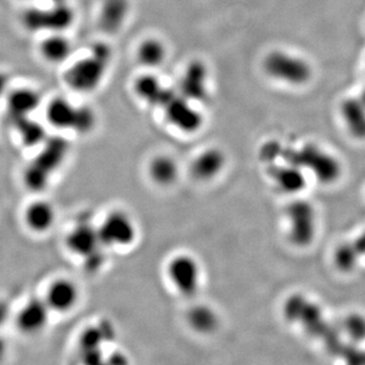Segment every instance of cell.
<instances>
[{
    "mask_svg": "<svg viewBox=\"0 0 365 365\" xmlns=\"http://www.w3.org/2000/svg\"><path fill=\"white\" fill-rule=\"evenodd\" d=\"M79 107L65 97H54L45 107L48 124L61 131H72L77 123Z\"/></svg>",
    "mask_w": 365,
    "mask_h": 365,
    "instance_id": "obj_14",
    "label": "cell"
},
{
    "mask_svg": "<svg viewBox=\"0 0 365 365\" xmlns=\"http://www.w3.org/2000/svg\"><path fill=\"white\" fill-rule=\"evenodd\" d=\"M287 234L294 246H307L316 236V212L307 201L296 200L286 209Z\"/></svg>",
    "mask_w": 365,
    "mask_h": 365,
    "instance_id": "obj_5",
    "label": "cell"
},
{
    "mask_svg": "<svg viewBox=\"0 0 365 365\" xmlns=\"http://www.w3.org/2000/svg\"><path fill=\"white\" fill-rule=\"evenodd\" d=\"M38 51L45 62L60 65L72 57L73 43L63 32L48 33L39 43Z\"/></svg>",
    "mask_w": 365,
    "mask_h": 365,
    "instance_id": "obj_15",
    "label": "cell"
},
{
    "mask_svg": "<svg viewBox=\"0 0 365 365\" xmlns=\"http://www.w3.org/2000/svg\"><path fill=\"white\" fill-rule=\"evenodd\" d=\"M8 352V343L6 341V338L0 332V361H2L4 358H6V354Z\"/></svg>",
    "mask_w": 365,
    "mask_h": 365,
    "instance_id": "obj_27",
    "label": "cell"
},
{
    "mask_svg": "<svg viewBox=\"0 0 365 365\" xmlns=\"http://www.w3.org/2000/svg\"><path fill=\"white\" fill-rule=\"evenodd\" d=\"M129 13V0H104L99 13L100 26L107 33H117L124 26Z\"/></svg>",
    "mask_w": 365,
    "mask_h": 365,
    "instance_id": "obj_17",
    "label": "cell"
},
{
    "mask_svg": "<svg viewBox=\"0 0 365 365\" xmlns=\"http://www.w3.org/2000/svg\"><path fill=\"white\" fill-rule=\"evenodd\" d=\"M347 334L355 341L365 339V319L360 316H352L345 324Z\"/></svg>",
    "mask_w": 365,
    "mask_h": 365,
    "instance_id": "obj_24",
    "label": "cell"
},
{
    "mask_svg": "<svg viewBox=\"0 0 365 365\" xmlns=\"http://www.w3.org/2000/svg\"><path fill=\"white\" fill-rule=\"evenodd\" d=\"M305 171L294 164L283 163L271 168L276 187L285 193H298L305 187Z\"/></svg>",
    "mask_w": 365,
    "mask_h": 365,
    "instance_id": "obj_18",
    "label": "cell"
},
{
    "mask_svg": "<svg viewBox=\"0 0 365 365\" xmlns=\"http://www.w3.org/2000/svg\"><path fill=\"white\" fill-rule=\"evenodd\" d=\"M187 323L196 333L211 334L218 328L219 318L215 310L208 305H197L189 310Z\"/></svg>",
    "mask_w": 365,
    "mask_h": 365,
    "instance_id": "obj_20",
    "label": "cell"
},
{
    "mask_svg": "<svg viewBox=\"0 0 365 365\" xmlns=\"http://www.w3.org/2000/svg\"><path fill=\"white\" fill-rule=\"evenodd\" d=\"M166 274L173 288L186 298L195 296L202 285L201 265L195 257L186 253H180L168 260Z\"/></svg>",
    "mask_w": 365,
    "mask_h": 365,
    "instance_id": "obj_3",
    "label": "cell"
},
{
    "mask_svg": "<svg viewBox=\"0 0 365 365\" xmlns=\"http://www.w3.org/2000/svg\"><path fill=\"white\" fill-rule=\"evenodd\" d=\"M98 232L105 248H128L135 243L138 236L135 220L123 210L109 212L98 225Z\"/></svg>",
    "mask_w": 365,
    "mask_h": 365,
    "instance_id": "obj_4",
    "label": "cell"
},
{
    "mask_svg": "<svg viewBox=\"0 0 365 365\" xmlns=\"http://www.w3.org/2000/svg\"><path fill=\"white\" fill-rule=\"evenodd\" d=\"M196 106L197 105L182 97L177 91H173L161 109L171 126L181 133L193 134L199 131L204 123L203 115Z\"/></svg>",
    "mask_w": 365,
    "mask_h": 365,
    "instance_id": "obj_6",
    "label": "cell"
},
{
    "mask_svg": "<svg viewBox=\"0 0 365 365\" xmlns=\"http://www.w3.org/2000/svg\"><path fill=\"white\" fill-rule=\"evenodd\" d=\"M15 122L18 123V131L25 145L33 147L43 142L45 131L41 124L32 121L31 117L20 119Z\"/></svg>",
    "mask_w": 365,
    "mask_h": 365,
    "instance_id": "obj_23",
    "label": "cell"
},
{
    "mask_svg": "<svg viewBox=\"0 0 365 365\" xmlns=\"http://www.w3.org/2000/svg\"><path fill=\"white\" fill-rule=\"evenodd\" d=\"M263 69L269 79L293 88L305 86L312 77V68L307 60L284 50H275L267 55Z\"/></svg>",
    "mask_w": 365,
    "mask_h": 365,
    "instance_id": "obj_2",
    "label": "cell"
},
{
    "mask_svg": "<svg viewBox=\"0 0 365 365\" xmlns=\"http://www.w3.org/2000/svg\"><path fill=\"white\" fill-rule=\"evenodd\" d=\"M42 95L31 86H18L6 93V108L15 121L29 118L42 105Z\"/></svg>",
    "mask_w": 365,
    "mask_h": 365,
    "instance_id": "obj_12",
    "label": "cell"
},
{
    "mask_svg": "<svg viewBox=\"0 0 365 365\" xmlns=\"http://www.w3.org/2000/svg\"><path fill=\"white\" fill-rule=\"evenodd\" d=\"M166 47L159 39L148 38L139 44L136 58L143 67L152 69L163 65L166 58Z\"/></svg>",
    "mask_w": 365,
    "mask_h": 365,
    "instance_id": "obj_21",
    "label": "cell"
},
{
    "mask_svg": "<svg viewBox=\"0 0 365 365\" xmlns=\"http://www.w3.org/2000/svg\"><path fill=\"white\" fill-rule=\"evenodd\" d=\"M227 166V155L216 147L202 150L194 157L190 172L197 181L211 182L218 179Z\"/></svg>",
    "mask_w": 365,
    "mask_h": 365,
    "instance_id": "obj_11",
    "label": "cell"
},
{
    "mask_svg": "<svg viewBox=\"0 0 365 365\" xmlns=\"http://www.w3.org/2000/svg\"><path fill=\"white\" fill-rule=\"evenodd\" d=\"M112 58L111 48L105 43H97L88 53L73 61L66 68L64 82L75 93H93L106 79Z\"/></svg>",
    "mask_w": 365,
    "mask_h": 365,
    "instance_id": "obj_1",
    "label": "cell"
},
{
    "mask_svg": "<svg viewBox=\"0 0 365 365\" xmlns=\"http://www.w3.org/2000/svg\"><path fill=\"white\" fill-rule=\"evenodd\" d=\"M358 252L355 246H344L338 250L336 261L339 267L344 269L352 268L357 259Z\"/></svg>",
    "mask_w": 365,
    "mask_h": 365,
    "instance_id": "obj_25",
    "label": "cell"
},
{
    "mask_svg": "<svg viewBox=\"0 0 365 365\" xmlns=\"http://www.w3.org/2000/svg\"><path fill=\"white\" fill-rule=\"evenodd\" d=\"M133 91L139 100L161 109L164 102L170 99L173 91L164 86L163 81L150 73L137 77L133 84Z\"/></svg>",
    "mask_w": 365,
    "mask_h": 365,
    "instance_id": "obj_16",
    "label": "cell"
},
{
    "mask_svg": "<svg viewBox=\"0 0 365 365\" xmlns=\"http://www.w3.org/2000/svg\"><path fill=\"white\" fill-rule=\"evenodd\" d=\"M347 128L357 137L365 136V106L354 100H347L341 108Z\"/></svg>",
    "mask_w": 365,
    "mask_h": 365,
    "instance_id": "obj_22",
    "label": "cell"
},
{
    "mask_svg": "<svg viewBox=\"0 0 365 365\" xmlns=\"http://www.w3.org/2000/svg\"><path fill=\"white\" fill-rule=\"evenodd\" d=\"M13 317L11 305L6 300L0 298V332L8 325L9 319Z\"/></svg>",
    "mask_w": 365,
    "mask_h": 365,
    "instance_id": "obj_26",
    "label": "cell"
},
{
    "mask_svg": "<svg viewBox=\"0 0 365 365\" xmlns=\"http://www.w3.org/2000/svg\"><path fill=\"white\" fill-rule=\"evenodd\" d=\"M81 298V289L77 283L70 278L59 277L50 282L43 298L51 312L63 314L72 312Z\"/></svg>",
    "mask_w": 365,
    "mask_h": 365,
    "instance_id": "obj_7",
    "label": "cell"
},
{
    "mask_svg": "<svg viewBox=\"0 0 365 365\" xmlns=\"http://www.w3.org/2000/svg\"><path fill=\"white\" fill-rule=\"evenodd\" d=\"M66 248L72 255L93 262L95 255H100V250L104 248L100 241L98 225L95 227L88 223H79L73 227L68 232L65 239Z\"/></svg>",
    "mask_w": 365,
    "mask_h": 365,
    "instance_id": "obj_9",
    "label": "cell"
},
{
    "mask_svg": "<svg viewBox=\"0 0 365 365\" xmlns=\"http://www.w3.org/2000/svg\"><path fill=\"white\" fill-rule=\"evenodd\" d=\"M51 310L43 298H32L22 305L15 317V326L22 334L36 336L49 325Z\"/></svg>",
    "mask_w": 365,
    "mask_h": 365,
    "instance_id": "obj_8",
    "label": "cell"
},
{
    "mask_svg": "<svg viewBox=\"0 0 365 365\" xmlns=\"http://www.w3.org/2000/svg\"><path fill=\"white\" fill-rule=\"evenodd\" d=\"M6 82L4 75L0 74V99H1V97L6 98V93H8V91H4L6 90Z\"/></svg>",
    "mask_w": 365,
    "mask_h": 365,
    "instance_id": "obj_28",
    "label": "cell"
},
{
    "mask_svg": "<svg viewBox=\"0 0 365 365\" xmlns=\"http://www.w3.org/2000/svg\"><path fill=\"white\" fill-rule=\"evenodd\" d=\"M22 220L27 230L33 234H47L56 223V208L50 201L46 199L32 201L24 210Z\"/></svg>",
    "mask_w": 365,
    "mask_h": 365,
    "instance_id": "obj_13",
    "label": "cell"
},
{
    "mask_svg": "<svg viewBox=\"0 0 365 365\" xmlns=\"http://www.w3.org/2000/svg\"><path fill=\"white\" fill-rule=\"evenodd\" d=\"M208 81L206 65L200 61H193L182 72L177 91L194 104L204 102L208 95Z\"/></svg>",
    "mask_w": 365,
    "mask_h": 365,
    "instance_id": "obj_10",
    "label": "cell"
},
{
    "mask_svg": "<svg viewBox=\"0 0 365 365\" xmlns=\"http://www.w3.org/2000/svg\"><path fill=\"white\" fill-rule=\"evenodd\" d=\"M179 164L170 155H157L148 164V175L157 186H173L179 179Z\"/></svg>",
    "mask_w": 365,
    "mask_h": 365,
    "instance_id": "obj_19",
    "label": "cell"
}]
</instances>
